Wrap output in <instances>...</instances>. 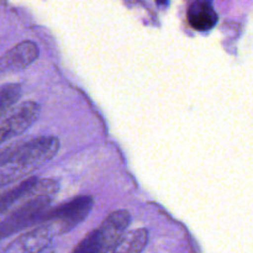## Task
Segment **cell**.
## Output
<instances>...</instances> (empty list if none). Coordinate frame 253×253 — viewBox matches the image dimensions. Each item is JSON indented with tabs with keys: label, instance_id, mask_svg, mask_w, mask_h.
<instances>
[{
	"label": "cell",
	"instance_id": "6da1fadb",
	"mask_svg": "<svg viewBox=\"0 0 253 253\" xmlns=\"http://www.w3.org/2000/svg\"><path fill=\"white\" fill-rule=\"evenodd\" d=\"M59 150V140L54 136H40L12 143L0 151V167L27 173L51 161Z\"/></svg>",
	"mask_w": 253,
	"mask_h": 253
},
{
	"label": "cell",
	"instance_id": "7a4b0ae2",
	"mask_svg": "<svg viewBox=\"0 0 253 253\" xmlns=\"http://www.w3.org/2000/svg\"><path fill=\"white\" fill-rule=\"evenodd\" d=\"M130 212L116 210L109 214L96 229L89 232L74 249L73 253H108L130 225Z\"/></svg>",
	"mask_w": 253,
	"mask_h": 253
},
{
	"label": "cell",
	"instance_id": "3957f363",
	"mask_svg": "<svg viewBox=\"0 0 253 253\" xmlns=\"http://www.w3.org/2000/svg\"><path fill=\"white\" fill-rule=\"evenodd\" d=\"M94 207V199L81 195L54 209H49L40 225L49 235H62L72 231L86 219Z\"/></svg>",
	"mask_w": 253,
	"mask_h": 253
},
{
	"label": "cell",
	"instance_id": "277c9868",
	"mask_svg": "<svg viewBox=\"0 0 253 253\" xmlns=\"http://www.w3.org/2000/svg\"><path fill=\"white\" fill-rule=\"evenodd\" d=\"M52 198L37 197L12 210L4 220L0 221V241L21 230L41 224L44 215L48 212Z\"/></svg>",
	"mask_w": 253,
	"mask_h": 253
},
{
	"label": "cell",
	"instance_id": "5b68a950",
	"mask_svg": "<svg viewBox=\"0 0 253 253\" xmlns=\"http://www.w3.org/2000/svg\"><path fill=\"white\" fill-rule=\"evenodd\" d=\"M58 189V183L53 179H40L36 177L27 178L0 195V215L9 211L19 203L24 204L37 197L51 198Z\"/></svg>",
	"mask_w": 253,
	"mask_h": 253
},
{
	"label": "cell",
	"instance_id": "8992f818",
	"mask_svg": "<svg viewBox=\"0 0 253 253\" xmlns=\"http://www.w3.org/2000/svg\"><path fill=\"white\" fill-rule=\"evenodd\" d=\"M40 114V106L35 101H24L15 106L0 119V145L10 138L24 133L34 125Z\"/></svg>",
	"mask_w": 253,
	"mask_h": 253
},
{
	"label": "cell",
	"instance_id": "52a82bcc",
	"mask_svg": "<svg viewBox=\"0 0 253 253\" xmlns=\"http://www.w3.org/2000/svg\"><path fill=\"white\" fill-rule=\"evenodd\" d=\"M39 47L35 42L22 41L0 57V76L21 71L34 63L39 57Z\"/></svg>",
	"mask_w": 253,
	"mask_h": 253
},
{
	"label": "cell",
	"instance_id": "ba28073f",
	"mask_svg": "<svg viewBox=\"0 0 253 253\" xmlns=\"http://www.w3.org/2000/svg\"><path fill=\"white\" fill-rule=\"evenodd\" d=\"M188 22L198 31H208L216 25L219 16L211 2L198 0L192 2L187 11Z\"/></svg>",
	"mask_w": 253,
	"mask_h": 253
},
{
	"label": "cell",
	"instance_id": "9c48e42d",
	"mask_svg": "<svg viewBox=\"0 0 253 253\" xmlns=\"http://www.w3.org/2000/svg\"><path fill=\"white\" fill-rule=\"evenodd\" d=\"M148 232L146 229L126 231L114 246L113 253H141L147 246Z\"/></svg>",
	"mask_w": 253,
	"mask_h": 253
},
{
	"label": "cell",
	"instance_id": "30bf717a",
	"mask_svg": "<svg viewBox=\"0 0 253 253\" xmlns=\"http://www.w3.org/2000/svg\"><path fill=\"white\" fill-rule=\"evenodd\" d=\"M21 96V85L9 83L0 85V119L6 115Z\"/></svg>",
	"mask_w": 253,
	"mask_h": 253
},
{
	"label": "cell",
	"instance_id": "8fae6325",
	"mask_svg": "<svg viewBox=\"0 0 253 253\" xmlns=\"http://www.w3.org/2000/svg\"><path fill=\"white\" fill-rule=\"evenodd\" d=\"M25 174H26V173L20 172V170H16V169H11V168L7 170H2V172H0V190H1L2 188L6 187V185L14 183L15 180L20 179V177H22V175Z\"/></svg>",
	"mask_w": 253,
	"mask_h": 253
}]
</instances>
